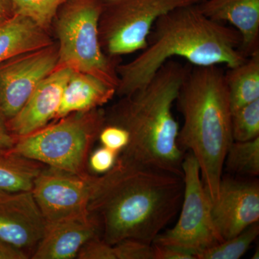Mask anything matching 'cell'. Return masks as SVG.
Listing matches in <instances>:
<instances>
[{
	"instance_id": "cell-1",
	"label": "cell",
	"mask_w": 259,
	"mask_h": 259,
	"mask_svg": "<svg viewBox=\"0 0 259 259\" xmlns=\"http://www.w3.org/2000/svg\"><path fill=\"white\" fill-rule=\"evenodd\" d=\"M183 192V177L117 157L100 176L88 211L109 244L132 239L151 245L176 215Z\"/></svg>"
},
{
	"instance_id": "cell-2",
	"label": "cell",
	"mask_w": 259,
	"mask_h": 259,
	"mask_svg": "<svg viewBox=\"0 0 259 259\" xmlns=\"http://www.w3.org/2000/svg\"><path fill=\"white\" fill-rule=\"evenodd\" d=\"M241 45L236 29L207 18L197 5L175 8L157 19L148 35L147 47L141 54L117 66L116 95L127 96L144 88L175 56L196 66L235 67L248 58L241 52Z\"/></svg>"
},
{
	"instance_id": "cell-3",
	"label": "cell",
	"mask_w": 259,
	"mask_h": 259,
	"mask_svg": "<svg viewBox=\"0 0 259 259\" xmlns=\"http://www.w3.org/2000/svg\"><path fill=\"white\" fill-rule=\"evenodd\" d=\"M189 67L167 61L144 88L105 111V124L123 127L130 141L118 157L183 177L185 154L178 144L172 108Z\"/></svg>"
},
{
	"instance_id": "cell-4",
	"label": "cell",
	"mask_w": 259,
	"mask_h": 259,
	"mask_svg": "<svg viewBox=\"0 0 259 259\" xmlns=\"http://www.w3.org/2000/svg\"><path fill=\"white\" fill-rule=\"evenodd\" d=\"M176 101L184 119L178 144L198 162L204 188L214 202L225 158L233 141L224 71L217 65L189 68Z\"/></svg>"
},
{
	"instance_id": "cell-5",
	"label": "cell",
	"mask_w": 259,
	"mask_h": 259,
	"mask_svg": "<svg viewBox=\"0 0 259 259\" xmlns=\"http://www.w3.org/2000/svg\"><path fill=\"white\" fill-rule=\"evenodd\" d=\"M105 0H66L59 8L52 29L59 59L55 69L69 68L87 73L117 89L120 57L105 54L99 38V20Z\"/></svg>"
},
{
	"instance_id": "cell-6",
	"label": "cell",
	"mask_w": 259,
	"mask_h": 259,
	"mask_svg": "<svg viewBox=\"0 0 259 259\" xmlns=\"http://www.w3.org/2000/svg\"><path fill=\"white\" fill-rule=\"evenodd\" d=\"M105 125V110L101 108L74 112L17 138L10 150L51 168L84 174L90 149Z\"/></svg>"
},
{
	"instance_id": "cell-7",
	"label": "cell",
	"mask_w": 259,
	"mask_h": 259,
	"mask_svg": "<svg viewBox=\"0 0 259 259\" xmlns=\"http://www.w3.org/2000/svg\"><path fill=\"white\" fill-rule=\"evenodd\" d=\"M203 0H105L99 20V38L111 57L133 54L147 47L153 25L162 15Z\"/></svg>"
},
{
	"instance_id": "cell-8",
	"label": "cell",
	"mask_w": 259,
	"mask_h": 259,
	"mask_svg": "<svg viewBox=\"0 0 259 259\" xmlns=\"http://www.w3.org/2000/svg\"><path fill=\"white\" fill-rule=\"evenodd\" d=\"M182 171L184 192L180 218L171 229L160 233L153 243L176 247L195 256L224 240L213 221L212 201L202 183L198 162L190 152L185 155Z\"/></svg>"
},
{
	"instance_id": "cell-9",
	"label": "cell",
	"mask_w": 259,
	"mask_h": 259,
	"mask_svg": "<svg viewBox=\"0 0 259 259\" xmlns=\"http://www.w3.org/2000/svg\"><path fill=\"white\" fill-rule=\"evenodd\" d=\"M100 176L46 166L31 191L47 223L89 212Z\"/></svg>"
},
{
	"instance_id": "cell-10",
	"label": "cell",
	"mask_w": 259,
	"mask_h": 259,
	"mask_svg": "<svg viewBox=\"0 0 259 259\" xmlns=\"http://www.w3.org/2000/svg\"><path fill=\"white\" fill-rule=\"evenodd\" d=\"M58 59L54 42L0 64V115L5 121L21 110L37 85L55 70Z\"/></svg>"
},
{
	"instance_id": "cell-11",
	"label": "cell",
	"mask_w": 259,
	"mask_h": 259,
	"mask_svg": "<svg viewBox=\"0 0 259 259\" xmlns=\"http://www.w3.org/2000/svg\"><path fill=\"white\" fill-rule=\"evenodd\" d=\"M47 222L32 192H0V240L29 258L45 233Z\"/></svg>"
},
{
	"instance_id": "cell-12",
	"label": "cell",
	"mask_w": 259,
	"mask_h": 259,
	"mask_svg": "<svg viewBox=\"0 0 259 259\" xmlns=\"http://www.w3.org/2000/svg\"><path fill=\"white\" fill-rule=\"evenodd\" d=\"M211 212L223 240L233 238L258 223V182L222 177Z\"/></svg>"
},
{
	"instance_id": "cell-13",
	"label": "cell",
	"mask_w": 259,
	"mask_h": 259,
	"mask_svg": "<svg viewBox=\"0 0 259 259\" xmlns=\"http://www.w3.org/2000/svg\"><path fill=\"white\" fill-rule=\"evenodd\" d=\"M72 71L69 68L55 69L42 80L21 110L6 121L13 136L16 138L28 136L55 120L65 86Z\"/></svg>"
},
{
	"instance_id": "cell-14",
	"label": "cell",
	"mask_w": 259,
	"mask_h": 259,
	"mask_svg": "<svg viewBox=\"0 0 259 259\" xmlns=\"http://www.w3.org/2000/svg\"><path fill=\"white\" fill-rule=\"evenodd\" d=\"M96 237H100V226L90 212L47 223L44 236L31 258H76L81 247Z\"/></svg>"
},
{
	"instance_id": "cell-15",
	"label": "cell",
	"mask_w": 259,
	"mask_h": 259,
	"mask_svg": "<svg viewBox=\"0 0 259 259\" xmlns=\"http://www.w3.org/2000/svg\"><path fill=\"white\" fill-rule=\"evenodd\" d=\"M197 7L207 18L229 23L239 32L246 57L259 51V0H203Z\"/></svg>"
},
{
	"instance_id": "cell-16",
	"label": "cell",
	"mask_w": 259,
	"mask_h": 259,
	"mask_svg": "<svg viewBox=\"0 0 259 259\" xmlns=\"http://www.w3.org/2000/svg\"><path fill=\"white\" fill-rule=\"evenodd\" d=\"M116 90L93 75L73 71L63 93L55 120L74 112L100 108L111 100Z\"/></svg>"
},
{
	"instance_id": "cell-17",
	"label": "cell",
	"mask_w": 259,
	"mask_h": 259,
	"mask_svg": "<svg viewBox=\"0 0 259 259\" xmlns=\"http://www.w3.org/2000/svg\"><path fill=\"white\" fill-rule=\"evenodd\" d=\"M51 34L32 20L13 15L0 21V64L54 42Z\"/></svg>"
},
{
	"instance_id": "cell-18",
	"label": "cell",
	"mask_w": 259,
	"mask_h": 259,
	"mask_svg": "<svg viewBox=\"0 0 259 259\" xmlns=\"http://www.w3.org/2000/svg\"><path fill=\"white\" fill-rule=\"evenodd\" d=\"M47 166L10 151H0V192H31L34 183Z\"/></svg>"
},
{
	"instance_id": "cell-19",
	"label": "cell",
	"mask_w": 259,
	"mask_h": 259,
	"mask_svg": "<svg viewBox=\"0 0 259 259\" xmlns=\"http://www.w3.org/2000/svg\"><path fill=\"white\" fill-rule=\"evenodd\" d=\"M225 77L232 112L259 100V51L247 58L241 64L228 68Z\"/></svg>"
},
{
	"instance_id": "cell-20",
	"label": "cell",
	"mask_w": 259,
	"mask_h": 259,
	"mask_svg": "<svg viewBox=\"0 0 259 259\" xmlns=\"http://www.w3.org/2000/svg\"><path fill=\"white\" fill-rule=\"evenodd\" d=\"M227 171L237 175H259V137L248 141H233L225 158Z\"/></svg>"
},
{
	"instance_id": "cell-21",
	"label": "cell",
	"mask_w": 259,
	"mask_h": 259,
	"mask_svg": "<svg viewBox=\"0 0 259 259\" xmlns=\"http://www.w3.org/2000/svg\"><path fill=\"white\" fill-rule=\"evenodd\" d=\"M259 234L258 223H254L233 238L195 254L196 259H239L246 253Z\"/></svg>"
},
{
	"instance_id": "cell-22",
	"label": "cell",
	"mask_w": 259,
	"mask_h": 259,
	"mask_svg": "<svg viewBox=\"0 0 259 259\" xmlns=\"http://www.w3.org/2000/svg\"><path fill=\"white\" fill-rule=\"evenodd\" d=\"M66 0H11L13 15L26 17L51 32L53 23L59 8Z\"/></svg>"
},
{
	"instance_id": "cell-23",
	"label": "cell",
	"mask_w": 259,
	"mask_h": 259,
	"mask_svg": "<svg viewBox=\"0 0 259 259\" xmlns=\"http://www.w3.org/2000/svg\"><path fill=\"white\" fill-rule=\"evenodd\" d=\"M233 141H248L259 137V100L232 112Z\"/></svg>"
},
{
	"instance_id": "cell-24",
	"label": "cell",
	"mask_w": 259,
	"mask_h": 259,
	"mask_svg": "<svg viewBox=\"0 0 259 259\" xmlns=\"http://www.w3.org/2000/svg\"><path fill=\"white\" fill-rule=\"evenodd\" d=\"M115 259H153L152 244L126 239L113 245Z\"/></svg>"
},
{
	"instance_id": "cell-25",
	"label": "cell",
	"mask_w": 259,
	"mask_h": 259,
	"mask_svg": "<svg viewBox=\"0 0 259 259\" xmlns=\"http://www.w3.org/2000/svg\"><path fill=\"white\" fill-rule=\"evenodd\" d=\"M98 139L104 147L120 153L128 144V132L123 127L105 124L102 127Z\"/></svg>"
},
{
	"instance_id": "cell-26",
	"label": "cell",
	"mask_w": 259,
	"mask_h": 259,
	"mask_svg": "<svg viewBox=\"0 0 259 259\" xmlns=\"http://www.w3.org/2000/svg\"><path fill=\"white\" fill-rule=\"evenodd\" d=\"M78 259H115L113 245L104 241L100 237L89 241L76 255Z\"/></svg>"
},
{
	"instance_id": "cell-27",
	"label": "cell",
	"mask_w": 259,
	"mask_h": 259,
	"mask_svg": "<svg viewBox=\"0 0 259 259\" xmlns=\"http://www.w3.org/2000/svg\"><path fill=\"white\" fill-rule=\"evenodd\" d=\"M118 155V153L102 146L90 155L88 163L92 171L97 175H104L115 166Z\"/></svg>"
},
{
	"instance_id": "cell-28",
	"label": "cell",
	"mask_w": 259,
	"mask_h": 259,
	"mask_svg": "<svg viewBox=\"0 0 259 259\" xmlns=\"http://www.w3.org/2000/svg\"><path fill=\"white\" fill-rule=\"evenodd\" d=\"M153 259H196L193 253L176 247L153 243Z\"/></svg>"
},
{
	"instance_id": "cell-29",
	"label": "cell",
	"mask_w": 259,
	"mask_h": 259,
	"mask_svg": "<svg viewBox=\"0 0 259 259\" xmlns=\"http://www.w3.org/2000/svg\"><path fill=\"white\" fill-rule=\"evenodd\" d=\"M16 140L17 138L8 129L6 121L0 115V151L10 149Z\"/></svg>"
},
{
	"instance_id": "cell-30",
	"label": "cell",
	"mask_w": 259,
	"mask_h": 259,
	"mask_svg": "<svg viewBox=\"0 0 259 259\" xmlns=\"http://www.w3.org/2000/svg\"><path fill=\"white\" fill-rule=\"evenodd\" d=\"M25 253L0 240V259H28Z\"/></svg>"
},
{
	"instance_id": "cell-31",
	"label": "cell",
	"mask_w": 259,
	"mask_h": 259,
	"mask_svg": "<svg viewBox=\"0 0 259 259\" xmlns=\"http://www.w3.org/2000/svg\"><path fill=\"white\" fill-rule=\"evenodd\" d=\"M13 15L11 0H0V21Z\"/></svg>"
}]
</instances>
